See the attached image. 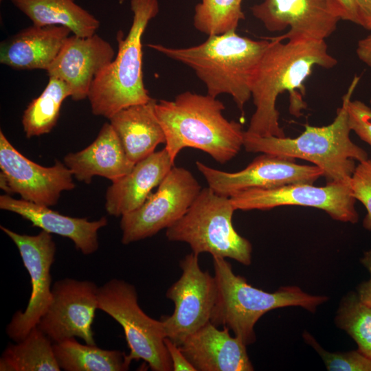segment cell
I'll list each match as a JSON object with an SVG mask.
<instances>
[{
	"label": "cell",
	"instance_id": "37",
	"mask_svg": "<svg viewBox=\"0 0 371 371\" xmlns=\"http://www.w3.org/2000/svg\"><path fill=\"white\" fill-rule=\"evenodd\" d=\"M360 26L371 30V0H357Z\"/></svg>",
	"mask_w": 371,
	"mask_h": 371
},
{
	"label": "cell",
	"instance_id": "22",
	"mask_svg": "<svg viewBox=\"0 0 371 371\" xmlns=\"http://www.w3.org/2000/svg\"><path fill=\"white\" fill-rule=\"evenodd\" d=\"M71 32L63 26L32 25L1 42L0 63L15 69L47 70Z\"/></svg>",
	"mask_w": 371,
	"mask_h": 371
},
{
	"label": "cell",
	"instance_id": "1",
	"mask_svg": "<svg viewBox=\"0 0 371 371\" xmlns=\"http://www.w3.org/2000/svg\"><path fill=\"white\" fill-rule=\"evenodd\" d=\"M270 43L264 52L254 74L251 95L255 106L248 128L250 135L285 137L279 122L276 100L282 93L290 96V112L299 116L305 108L302 97L304 82L315 67L331 69L337 59L328 52L325 41H289L269 38Z\"/></svg>",
	"mask_w": 371,
	"mask_h": 371
},
{
	"label": "cell",
	"instance_id": "27",
	"mask_svg": "<svg viewBox=\"0 0 371 371\" xmlns=\"http://www.w3.org/2000/svg\"><path fill=\"white\" fill-rule=\"evenodd\" d=\"M71 95L65 81L49 77L43 92L24 111L22 124L25 136L30 138L49 133L58 122L63 101Z\"/></svg>",
	"mask_w": 371,
	"mask_h": 371
},
{
	"label": "cell",
	"instance_id": "2",
	"mask_svg": "<svg viewBox=\"0 0 371 371\" xmlns=\"http://www.w3.org/2000/svg\"><path fill=\"white\" fill-rule=\"evenodd\" d=\"M223 103L208 94L183 92L173 100L155 104L157 117L166 137L165 148L173 162L184 148L209 154L224 164L235 157L243 146V125L223 115Z\"/></svg>",
	"mask_w": 371,
	"mask_h": 371
},
{
	"label": "cell",
	"instance_id": "11",
	"mask_svg": "<svg viewBox=\"0 0 371 371\" xmlns=\"http://www.w3.org/2000/svg\"><path fill=\"white\" fill-rule=\"evenodd\" d=\"M235 210H270L284 205L315 207L333 219L356 223L359 214L348 182H330L324 186L299 183L267 189H250L229 197Z\"/></svg>",
	"mask_w": 371,
	"mask_h": 371
},
{
	"label": "cell",
	"instance_id": "7",
	"mask_svg": "<svg viewBox=\"0 0 371 371\" xmlns=\"http://www.w3.org/2000/svg\"><path fill=\"white\" fill-rule=\"evenodd\" d=\"M235 210L229 197L209 187L202 188L186 213L166 229V236L170 241L188 244L196 255L208 253L249 265L252 245L233 227Z\"/></svg>",
	"mask_w": 371,
	"mask_h": 371
},
{
	"label": "cell",
	"instance_id": "6",
	"mask_svg": "<svg viewBox=\"0 0 371 371\" xmlns=\"http://www.w3.org/2000/svg\"><path fill=\"white\" fill-rule=\"evenodd\" d=\"M212 258L217 298L210 322L232 330L247 346L255 341L254 326L268 311L295 306L314 312L328 300L326 296L309 295L298 286H282L273 293L255 288L236 275L225 258Z\"/></svg>",
	"mask_w": 371,
	"mask_h": 371
},
{
	"label": "cell",
	"instance_id": "12",
	"mask_svg": "<svg viewBox=\"0 0 371 371\" xmlns=\"http://www.w3.org/2000/svg\"><path fill=\"white\" fill-rule=\"evenodd\" d=\"M0 228L16 245L30 276L32 291L27 306L24 311L16 312L6 327L8 336L17 342L38 325L50 304L52 289L50 269L56 247L51 234L44 230L36 235H27L2 225Z\"/></svg>",
	"mask_w": 371,
	"mask_h": 371
},
{
	"label": "cell",
	"instance_id": "5",
	"mask_svg": "<svg viewBox=\"0 0 371 371\" xmlns=\"http://www.w3.org/2000/svg\"><path fill=\"white\" fill-rule=\"evenodd\" d=\"M131 28L126 36L117 32V54L95 76L87 98L93 114L109 120L124 108L152 100L144 83L142 40L148 23L159 12V2L131 0Z\"/></svg>",
	"mask_w": 371,
	"mask_h": 371
},
{
	"label": "cell",
	"instance_id": "35",
	"mask_svg": "<svg viewBox=\"0 0 371 371\" xmlns=\"http://www.w3.org/2000/svg\"><path fill=\"white\" fill-rule=\"evenodd\" d=\"M341 16V20L360 24L357 0H333Z\"/></svg>",
	"mask_w": 371,
	"mask_h": 371
},
{
	"label": "cell",
	"instance_id": "9",
	"mask_svg": "<svg viewBox=\"0 0 371 371\" xmlns=\"http://www.w3.org/2000/svg\"><path fill=\"white\" fill-rule=\"evenodd\" d=\"M202 188L186 168L173 166L137 209L121 216L122 243L128 245L167 229L179 221Z\"/></svg>",
	"mask_w": 371,
	"mask_h": 371
},
{
	"label": "cell",
	"instance_id": "4",
	"mask_svg": "<svg viewBox=\"0 0 371 371\" xmlns=\"http://www.w3.org/2000/svg\"><path fill=\"white\" fill-rule=\"evenodd\" d=\"M355 76L342 98V104L328 125L304 126L295 138L261 137L245 131L243 147L248 153L271 154L293 159L308 161L319 168L326 183L348 182L355 169V161L368 158V153L350 137L351 131L347 110L348 101L359 82Z\"/></svg>",
	"mask_w": 371,
	"mask_h": 371
},
{
	"label": "cell",
	"instance_id": "41",
	"mask_svg": "<svg viewBox=\"0 0 371 371\" xmlns=\"http://www.w3.org/2000/svg\"><path fill=\"white\" fill-rule=\"evenodd\" d=\"M1 1H2L3 0H0Z\"/></svg>",
	"mask_w": 371,
	"mask_h": 371
},
{
	"label": "cell",
	"instance_id": "20",
	"mask_svg": "<svg viewBox=\"0 0 371 371\" xmlns=\"http://www.w3.org/2000/svg\"><path fill=\"white\" fill-rule=\"evenodd\" d=\"M174 166L166 148L136 163L128 174L112 181L107 188V213L122 216L139 207Z\"/></svg>",
	"mask_w": 371,
	"mask_h": 371
},
{
	"label": "cell",
	"instance_id": "18",
	"mask_svg": "<svg viewBox=\"0 0 371 371\" xmlns=\"http://www.w3.org/2000/svg\"><path fill=\"white\" fill-rule=\"evenodd\" d=\"M229 331L208 322L179 346L196 371L254 370L247 345Z\"/></svg>",
	"mask_w": 371,
	"mask_h": 371
},
{
	"label": "cell",
	"instance_id": "32",
	"mask_svg": "<svg viewBox=\"0 0 371 371\" xmlns=\"http://www.w3.org/2000/svg\"><path fill=\"white\" fill-rule=\"evenodd\" d=\"M347 110L351 131L371 146V107L361 100L350 99Z\"/></svg>",
	"mask_w": 371,
	"mask_h": 371
},
{
	"label": "cell",
	"instance_id": "40",
	"mask_svg": "<svg viewBox=\"0 0 371 371\" xmlns=\"http://www.w3.org/2000/svg\"><path fill=\"white\" fill-rule=\"evenodd\" d=\"M370 104H371V98H370Z\"/></svg>",
	"mask_w": 371,
	"mask_h": 371
},
{
	"label": "cell",
	"instance_id": "21",
	"mask_svg": "<svg viewBox=\"0 0 371 371\" xmlns=\"http://www.w3.org/2000/svg\"><path fill=\"white\" fill-rule=\"evenodd\" d=\"M63 163L79 181L90 183L94 176L114 181L128 174L135 164L127 157L110 123H104L95 139L87 148L69 153Z\"/></svg>",
	"mask_w": 371,
	"mask_h": 371
},
{
	"label": "cell",
	"instance_id": "33",
	"mask_svg": "<svg viewBox=\"0 0 371 371\" xmlns=\"http://www.w3.org/2000/svg\"><path fill=\"white\" fill-rule=\"evenodd\" d=\"M164 342L172 362L173 371H196L178 345L168 337L165 338Z\"/></svg>",
	"mask_w": 371,
	"mask_h": 371
},
{
	"label": "cell",
	"instance_id": "15",
	"mask_svg": "<svg viewBox=\"0 0 371 371\" xmlns=\"http://www.w3.org/2000/svg\"><path fill=\"white\" fill-rule=\"evenodd\" d=\"M196 166L209 188L227 197L250 189L313 183L323 177L322 170L315 165L298 164L295 159L267 153L256 157L246 168L235 172L217 170L199 161Z\"/></svg>",
	"mask_w": 371,
	"mask_h": 371
},
{
	"label": "cell",
	"instance_id": "8",
	"mask_svg": "<svg viewBox=\"0 0 371 371\" xmlns=\"http://www.w3.org/2000/svg\"><path fill=\"white\" fill-rule=\"evenodd\" d=\"M98 309L114 319L123 328L130 352L128 360H144L153 371H172V362L164 339L161 319L147 315L138 304L134 285L113 278L98 288Z\"/></svg>",
	"mask_w": 371,
	"mask_h": 371
},
{
	"label": "cell",
	"instance_id": "31",
	"mask_svg": "<svg viewBox=\"0 0 371 371\" xmlns=\"http://www.w3.org/2000/svg\"><path fill=\"white\" fill-rule=\"evenodd\" d=\"M352 196L366 207L363 226L371 231V159L359 162L350 179Z\"/></svg>",
	"mask_w": 371,
	"mask_h": 371
},
{
	"label": "cell",
	"instance_id": "23",
	"mask_svg": "<svg viewBox=\"0 0 371 371\" xmlns=\"http://www.w3.org/2000/svg\"><path fill=\"white\" fill-rule=\"evenodd\" d=\"M157 100L131 105L114 114L110 124L118 135L128 159L134 164L166 144L164 130L155 113Z\"/></svg>",
	"mask_w": 371,
	"mask_h": 371
},
{
	"label": "cell",
	"instance_id": "34",
	"mask_svg": "<svg viewBox=\"0 0 371 371\" xmlns=\"http://www.w3.org/2000/svg\"><path fill=\"white\" fill-rule=\"evenodd\" d=\"M360 261L368 271L370 279L358 286L357 294L362 303L371 307V250L364 252Z\"/></svg>",
	"mask_w": 371,
	"mask_h": 371
},
{
	"label": "cell",
	"instance_id": "36",
	"mask_svg": "<svg viewBox=\"0 0 371 371\" xmlns=\"http://www.w3.org/2000/svg\"><path fill=\"white\" fill-rule=\"evenodd\" d=\"M356 54L359 59L371 68V30L357 45Z\"/></svg>",
	"mask_w": 371,
	"mask_h": 371
},
{
	"label": "cell",
	"instance_id": "17",
	"mask_svg": "<svg viewBox=\"0 0 371 371\" xmlns=\"http://www.w3.org/2000/svg\"><path fill=\"white\" fill-rule=\"evenodd\" d=\"M115 58L111 44L95 34L88 37L69 36L59 54L46 70L49 77L65 81L71 90V98H88L98 73Z\"/></svg>",
	"mask_w": 371,
	"mask_h": 371
},
{
	"label": "cell",
	"instance_id": "10",
	"mask_svg": "<svg viewBox=\"0 0 371 371\" xmlns=\"http://www.w3.org/2000/svg\"><path fill=\"white\" fill-rule=\"evenodd\" d=\"M179 264L182 273L166 294L174 303V311L160 319L166 337L178 346L210 322L217 298L215 278L200 268L199 255L192 252Z\"/></svg>",
	"mask_w": 371,
	"mask_h": 371
},
{
	"label": "cell",
	"instance_id": "26",
	"mask_svg": "<svg viewBox=\"0 0 371 371\" xmlns=\"http://www.w3.org/2000/svg\"><path fill=\"white\" fill-rule=\"evenodd\" d=\"M53 342L38 326L22 340L9 344L0 358L1 371H60Z\"/></svg>",
	"mask_w": 371,
	"mask_h": 371
},
{
	"label": "cell",
	"instance_id": "3",
	"mask_svg": "<svg viewBox=\"0 0 371 371\" xmlns=\"http://www.w3.org/2000/svg\"><path fill=\"white\" fill-rule=\"evenodd\" d=\"M270 43L242 36L236 30L208 36L202 43L175 48L148 44L150 48L180 62L205 84L208 95H230L243 111L251 97V80L258 63Z\"/></svg>",
	"mask_w": 371,
	"mask_h": 371
},
{
	"label": "cell",
	"instance_id": "25",
	"mask_svg": "<svg viewBox=\"0 0 371 371\" xmlns=\"http://www.w3.org/2000/svg\"><path fill=\"white\" fill-rule=\"evenodd\" d=\"M53 348L60 368L65 371H126L131 363L122 351L82 344L75 337L53 343Z\"/></svg>",
	"mask_w": 371,
	"mask_h": 371
},
{
	"label": "cell",
	"instance_id": "14",
	"mask_svg": "<svg viewBox=\"0 0 371 371\" xmlns=\"http://www.w3.org/2000/svg\"><path fill=\"white\" fill-rule=\"evenodd\" d=\"M250 10L269 32L289 28L279 41H325L341 20L333 0H264Z\"/></svg>",
	"mask_w": 371,
	"mask_h": 371
},
{
	"label": "cell",
	"instance_id": "38",
	"mask_svg": "<svg viewBox=\"0 0 371 371\" xmlns=\"http://www.w3.org/2000/svg\"><path fill=\"white\" fill-rule=\"evenodd\" d=\"M0 186H1V188L3 191L7 192L8 194L11 193L7 179L2 172H1V174H0Z\"/></svg>",
	"mask_w": 371,
	"mask_h": 371
},
{
	"label": "cell",
	"instance_id": "13",
	"mask_svg": "<svg viewBox=\"0 0 371 371\" xmlns=\"http://www.w3.org/2000/svg\"><path fill=\"white\" fill-rule=\"evenodd\" d=\"M98 288L89 280L67 278L56 281L38 328L53 343L79 337L86 344H95L92 324L98 309Z\"/></svg>",
	"mask_w": 371,
	"mask_h": 371
},
{
	"label": "cell",
	"instance_id": "28",
	"mask_svg": "<svg viewBox=\"0 0 371 371\" xmlns=\"http://www.w3.org/2000/svg\"><path fill=\"white\" fill-rule=\"evenodd\" d=\"M243 0H201L194 8L193 25L207 36L236 30L245 19Z\"/></svg>",
	"mask_w": 371,
	"mask_h": 371
},
{
	"label": "cell",
	"instance_id": "30",
	"mask_svg": "<svg viewBox=\"0 0 371 371\" xmlns=\"http://www.w3.org/2000/svg\"><path fill=\"white\" fill-rule=\"evenodd\" d=\"M304 338L322 358L330 371H371V359L358 350L349 352H330L323 349L308 333Z\"/></svg>",
	"mask_w": 371,
	"mask_h": 371
},
{
	"label": "cell",
	"instance_id": "19",
	"mask_svg": "<svg viewBox=\"0 0 371 371\" xmlns=\"http://www.w3.org/2000/svg\"><path fill=\"white\" fill-rule=\"evenodd\" d=\"M0 208L20 215L33 226L48 233L69 238L84 255L92 254L98 250V231L108 224L105 216L89 221L86 218L65 216L47 206L16 199L8 194L0 196Z\"/></svg>",
	"mask_w": 371,
	"mask_h": 371
},
{
	"label": "cell",
	"instance_id": "24",
	"mask_svg": "<svg viewBox=\"0 0 371 371\" xmlns=\"http://www.w3.org/2000/svg\"><path fill=\"white\" fill-rule=\"evenodd\" d=\"M33 25L63 26L76 36L88 37L96 34L100 21L74 0H11Z\"/></svg>",
	"mask_w": 371,
	"mask_h": 371
},
{
	"label": "cell",
	"instance_id": "16",
	"mask_svg": "<svg viewBox=\"0 0 371 371\" xmlns=\"http://www.w3.org/2000/svg\"><path fill=\"white\" fill-rule=\"evenodd\" d=\"M0 168L11 193L22 199L45 206L57 203L63 191L73 190V175L64 163L51 167L32 161L19 152L0 131Z\"/></svg>",
	"mask_w": 371,
	"mask_h": 371
},
{
	"label": "cell",
	"instance_id": "29",
	"mask_svg": "<svg viewBox=\"0 0 371 371\" xmlns=\"http://www.w3.org/2000/svg\"><path fill=\"white\" fill-rule=\"evenodd\" d=\"M335 320L355 340L357 350L371 359V307L362 303L357 293H349L342 299Z\"/></svg>",
	"mask_w": 371,
	"mask_h": 371
},
{
	"label": "cell",
	"instance_id": "39",
	"mask_svg": "<svg viewBox=\"0 0 371 371\" xmlns=\"http://www.w3.org/2000/svg\"><path fill=\"white\" fill-rule=\"evenodd\" d=\"M120 3H122L124 0H118Z\"/></svg>",
	"mask_w": 371,
	"mask_h": 371
}]
</instances>
